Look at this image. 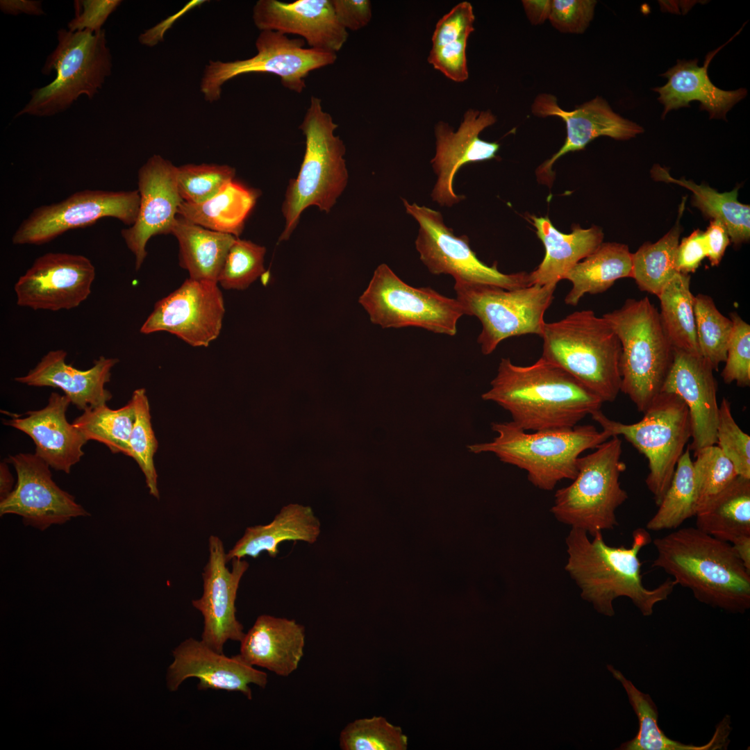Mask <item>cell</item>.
<instances>
[{"instance_id": "681fc988", "label": "cell", "mask_w": 750, "mask_h": 750, "mask_svg": "<svg viewBox=\"0 0 750 750\" xmlns=\"http://www.w3.org/2000/svg\"><path fill=\"white\" fill-rule=\"evenodd\" d=\"M733 331L721 376L726 384L750 385V326L735 312L730 314Z\"/></svg>"}, {"instance_id": "b9f144b4", "label": "cell", "mask_w": 750, "mask_h": 750, "mask_svg": "<svg viewBox=\"0 0 750 750\" xmlns=\"http://www.w3.org/2000/svg\"><path fill=\"white\" fill-rule=\"evenodd\" d=\"M694 310L701 356L714 370L725 362L733 331V322L722 315L708 295L694 296Z\"/></svg>"}, {"instance_id": "e575fe53", "label": "cell", "mask_w": 750, "mask_h": 750, "mask_svg": "<svg viewBox=\"0 0 750 750\" xmlns=\"http://www.w3.org/2000/svg\"><path fill=\"white\" fill-rule=\"evenodd\" d=\"M632 253L626 244L601 243L590 255L576 263L565 276L572 287L565 298L576 306L585 294L603 293L622 278L631 276Z\"/></svg>"}, {"instance_id": "6da1fadb", "label": "cell", "mask_w": 750, "mask_h": 750, "mask_svg": "<svg viewBox=\"0 0 750 750\" xmlns=\"http://www.w3.org/2000/svg\"><path fill=\"white\" fill-rule=\"evenodd\" d=\"M491 388L481 395L510 414L523 430L571 428L601 410L603 401L559 366L542 356L519 366L503 358Z\"/></svg>"}, {"instance_id": "9c48e42d", "label": "cell", "mask_w": 750, "mask_h": 750, "mask_svg": "<svg viewBox=\"0 0 750 750\" xmlns=\"http://www.w3.org/2000/svg\"><path fill=\"white\" fill-rule=\"evenodd\" d=\"M577 462V474L568 486L558 490L551 512L572 528L592 537L618 525L615 512L628 499L619 477L626 469L621 460L622 440L612 436Z\"/></svg>"}, {"instance_id": "7bdbcfd3", "label": "cell", "mask_w": 750, "mask_h": 750, "mask_svg": "<svg viewBox=\"0 0 750 750\" xmlns=\"http://www.w3.org/2000/svg\"><path fill=\"white\" fill-rule=\"evenodd\" d=\"M135 419L129 439L131 455L143 472L149 494L160 498L154 455L158 448L151 422L150 406L144 388L135 390L131 396Z\"/></svg>"}, {"instance_id": "8992f818", "label": "cell", "mask_w": 750, "mask_h": 750, "mask_svg": "<svg viewBox=\"0 0 750 750\" xmlns=\"http://www.w3.org/2000/svg\"><path fill=\"white\" fill-rule=\"evenodd\" d=\"M338 126L323 110L322 100L312 96L299 127L306 139L305 152L297 176L287 187L281 208L285 224L278 242L290 238L307 208L315 206L328 213L344 192L349 175L345 145L335 135Z\"/></svg>"}, {"instance_id": "52a82bcc", "label": "cell", "mask_w": 750, "mask_h": 750, "mask_svg": "<svg viewBox=\"0 0 750 750\" xmlns=\"http://www.w3.org/2000/svg\"><path fill=\"white\" fill-rule=\"evenodd\" d=\"M603 317L622 345L621 392L644 412L661 392L674 359V347L663 330L659 312L645 297L628 299L621 308Z\"/></svg>"}, {"instance_id": "2e32d148", "label": "cell", "mask_w": 750, "mask_h": 750, "mask_svg": "<svg viewBox=\"0 0 750 750\" xmlns=\"http://www.w3.org/2000/svg\"><path fill=\"white\" fill-rule=\"evenodd\" d=\"M217 284L190 278L185 280L155 303L140 332L166 331L192 347H208L219 336L225 312Z\"/></svg>"}, {"instance_id": "8fae6325", "label": "cell", "mask_w": 750, "mask_h": 750, "mask_svg": "<svg viewBox=\"0 0 750 750\" xmlns=\"http://www.w3.org/2000/svg\"><path fill=\"white\" fill-rule=\"evenodd\" d=\"M557 285H533L506 290L501 287L455 282L453 290L465 314L476 317L482 329L477 342L483 355L491 354L503 340L513 336H542L544 315Z\"/></svg>"}, {"instance_id": "4fadbf2b", "label": "cell", "mask_w": 750, "mask_h": 750, "mask_svg": "<svg viewBox=\"0 0 750 750\" xmlns=\"http://www.w3.org/2000/svg\"><path fill=\"white\" fill-rule=\"evenodd\" d=\"M406 212L419 224L415 248L419 259L433 274H449L455 282L480 283L516 290L530 286L528 273L504 274L497 262L490 266L478 258L467 235L457 236L440 212L410 203L402 199Z\"/></svg>"}, {"instance_id": "603a6c76", "label": "cell", "mask_w": 750, "mask_h": 750, "mask_svg": "<svg viewBox=\"0 0 750 750\" xmlns=\"http://www.w3.org/2000/svg\"><path fill=\"white\" fill-rule=\"evenodd\" d=\"M172 655L174 660L166 676L170 692L176 691L187 678L194 677L199 681V690L239 692L251 699L250 685L265 688L267 683V673L249 665L238 654L228 657L192 638L177 646Z\"/></svg>"}, {"instance_id": "5bb4252c", "label": "cell", "mask_w": 750, "mask_h": 750, "mask_svg": "<svg viewBox=\"0 0 750 750\" xmlns=\"http://www.w3.org/2000/svg\"><path fill=\"white\" fill-rule=\"evenodd\" d=\"M305 44L302 38H290L274 31H261L256 41L257 53L254 56L226 62L210 61L201 82L205 99L211 102L218 100L224 83L239 75L258 72L278 76L283 87L302 92L310 72L333 65L337 60V53L306 48Z\"/></svg>"}, {"instance_id": "d590c367", "label": "cell", "mask_w": 750, "mask_h": 750, "mask_svg": "<svg viewBox=\"0 0 750 750\" xmlns=\"http://www.w3.org/2000/svg\"><path fill=\"white\" fill-rule=\"evenodd\" d=\"M651 174L655 181L676 183L690 190L693 193L692 205L706 217L722 222L730 242L735 247L749 241L750 206L738 201V187L730 192H718L704 184L697 185L684 178H674L659 165L653 167Z\"/></svg>"}, {"instance_id": "ba28073f", "label": "cell", "mask_w": 750, "mask_h": 750, "mask_svg": "<svg viewBox=\"0 0 750 750\" xmlns=\"http://www.w3.org/2000/svg\"><path fill=\"white\" fill-rule=\"evenodd\" d=\"M57 40L41 69L47 76L56 72L54 80L33 90L30 100L15 117H50L64 112L81 95L93 99L110 76L112 56L104 29L92 33L60 28Z\"/></svg>"}, {"instance_id": "9a60e30c", "label": "cell", "mask_w": 750, "mask_h": 750, "mask_svg": "<svg viewBox=\"0 0 750 750\" xmlns=\"http://www.w3.org/2000/svg\"><path fill=\"white\" fill-rule=\"evenodd\" d=\"M138 190H85L62 201L35 208L12 237L14 244H43L69 230L92 226L113 217L132 226L140 207Z\"/></svg>"}, {"instance_id": "91938a15", "label": "cell", "mask_w": 750, "mask_h": 750, "mask_svg": "<svg viewBox=\"0 0 750 750\" xmlns=\"http://www.w3.org/2000/svg\"><path fill=\"white\" fill-rule=\"evenodd\" d=\"M522 5L529 22L539 25L549 19L551 0H524Z\"/></svg>"}, {"instance_id": "ab89813d", "label": "cell", "mask_w": 750, "mask_h": 750, "mask_svg": "<svg viewBox=\"0 0 750 750\" xmlns=\"http://www.w3.org/2000/svg\"><path fill=\"white\" fill-rule=\"evenodd\" d=\"M135 419L130 401L123 407L111 409L107 404L88 408L72 422L85 439L106 445L112 453L130 457L129 439Z\"/></svg>"}, {"instance_id": "8d00e7d4", "label": "cell", "mask_w": 750, "mask_h": 750, "mask_svg": "<svg viewBox=\"0 0 750 750\" xmlns=\"http://www.w3.org/2000/svg\"><path fill=\"white\" fill-rule=\"evenodd\" d=\"M695 517L697 528L731 544L750 535V478L738 476Z\"/></svg>"}, {"instance_id": "83f0119b", "label": "cell", "mask_w": 750, "mask_h": 750, "mask_svg": "<svg viewBox=\"0 0 750 750\" xmlns=\"http://www.w3.org/2000/svg\"><path fill=\"white\" fill-rule=\"evenodd\" d=\"M722 48L710 52L703 66L698 65V59L678 60L677 63L662 74L668 81L661 87L652 90L658 93V101L663 105L662 118L672 110L690 107L692 101L700 102V110H706L709 118L726 119V113L747 94L745 88L723 90L716 87L709 78L708 67Z\"/></svg>"}, {"instance_id": "11a10c76", "label": "cell", "mask_w": 750, "mask_h": 750, "mask_svg": "<svg viewBox=\"0 0 750 750\" xmlns=\"http://www.w3.org/2000/svg\"><path fill=\"white\" fill-rule=\"evenodd\" d=\"M706 256L704 232L697 229L679 242L676 253V269L678 272L685 274L694 272Z\"/></svg>"}, {"instance_id": "cb8c5ba5", "label": "cell", "mask_w": 750, "mask_h": 750, "mask_svg": "<svg viewBox=\"0 0 750 750\" xmlns=\"http://www.w3.org/2000/svg\"><path fill=\"white\" fill-rule=\"evenodd\" d=\"M253 19L260 31L297 35L310 48L335 53L348 38L347 31L335 16L331 0H260L253 7Z\"/></svg>"}, {"instance_id": "f546056e", "label": "cell", "mask_w": 750, "mask_h": 750, "mask_svg": "<svg viewBox=\"0 0 750 750\" xmlns=\"http://www.w3.org/2000/svg\"><path fill=\"white\" fill-rule=\"evenodd\" d=\"M528 217L545 249L541 263L528 273L530 286L557 285L576 263L593 253L603 242V231L597 226L582 228L576 225L572 226L570 233H563L547 217Z\"/></svg>"}, {"instance_id": "44dd1931", "label": "cell", "mask_w": 750, "mask_h": 750, "mask_svg": "<svg viewBox=\"0 0 750 750\" xmlns=\"http://www.w3.org/2000/svg\"><path fill=\"white\" fill-rule=\"evenodd\" d=\"M497 122L490 110L469 109L464 114L458 129L442 121L435 126L436 151L431 164L437 175L431 192L432 199L441 206L451 207L465 199L456 194L453 182L458 171L471 162L496 159L500 145L479 138L480 133Z\"/></svg>"}, {"instance_id": "f1b7e54d", "label": "cell", "mask_w": 750, "mask_h": 750, "mask_svg": "<svg viewBox=\"0 0 750 750\" xmlns=\"http://www.w3.org/2000/svg\"><path fill=\"white\" fill-rule=\"evenodd\" d=\"M306 631L294 619L261 615L240 641V658L253 667L288 676L298 668Z\"/></svg>"}, {"instance_id": "f907efd6", "label": "cell", "mask_w": 750, "mask_h": 750, "mask_svg": "<svg viewBox=\"0 0 750 750\" xmlns=\"http://www.w3.org/2000/svg\"><path fill=\"white\" fill-rule=\"evenodd\" d=\"M596 4L593 0H551L548 19L560 32L582 33L593 18Z\"/></svg>"}, {"instance_id": "bcb514c9", "label": "cell", "mask_w": 750, "mask_h": 750, "mask_svg": "<svg viewBox=\"0 0 750 750\" xmlns=\"http://www.w3.org/2000/svg\"><path fill=\"white\" fill-rule=\"evenodd\" d=\"M235 175V169L226 165H185L177 167L178 190L183 201L201 203L218 194Z\"/></svg>"}, {"instance_id": "f5cc1de1", "label": "cell", "mask_w": 750, "mask_h": 750, "mask_svg": "<svg viewBox=\"0 0 750 750\" xmlns=\"http://www.w3.org/2000/svg\"><path fill=\"white\" fill-rule=\"evenodd\" d=\"M467 40L463 39L439 47H432L428 62L455 82L467 81L469 77L466 56Z\"/></svg>"}, {"instance_id": "94428289", "label": "cell", "mask_w": 750, "mask_h": 750, "mask_svg": "<svg viewBox=\"0 0 750 750\" xmlns=\"http://www.w3.org/2000/svg\"><path fill=\"white\" fill-rule=\"evenodd\" d=\"M731 545L746 569L750 572V535L738 538Z\"/></svg>"}, {"instance_id": "db71d44e", "label": "cell", "mask_w": 750, "mask_h": 750, "mask_svg": "<svg viewBox=\"0 0 750 750\" xmlns=\"http://www.w3.org/2000/svg\"><path fill=\"white\" fill-rule=\"evenodd\" d=\"M119 0L75 1V17L67 24L72 32L88 30L92 33L101 31L102 26L121 3Z\"/></svg>"}, {"instance_id": "836d02e7", "label": "cell", "mask_w": 750, "mask_h": 750, "mask_svg": "<svg viewBox=\"0 0 750 750\" xmlns=\"http://www.w3.org/2000/svg\"><path fill=\"white\" fill-rule=\"evenodd\" d=\"M259 196V190L233 180L205 202L182 201L177 214L203 228L238 238Z\"/></svg>"}, {"instance_id": "3957f363", "label": "cell", "mask_w": 750, "mask_h": 750, "mask_svg": "<svg viewBox=\"0 0 750 750\" xmlns=\"http://www.w3.org/2000/svg\"><path fill=\"white\" fill-rule=\"evenodd\" d=\"M652 542L651 567L690 590L699 602L734 614L750 608V572L731 543L697 527L676 528Z\"/></svg>"}, {"instance_id": "7c38bea8", "label": "cell", "mask_w": 750, "mask_h": 750, "mask_svg": "<svg viewBox=\"0 0 750 750\" xmlns=\"http://www.w3.org/2000/svg\"><path fill=\"white\" fill-rule=\"evenodd\" d=\"M358 301L371 322L383 328L418 327L454 336L458 320L465 315L457 299L429 287L411 286L384 263L375 269Z\"/></svg>"}, {"instance_id": "5b68a950", "label": "cell", "mask_w": 750, "mask_h": 750, "mask_svg": "<svg viewBox=\"0 0 750 750\" xmlns=\"http://www.w3.org/2000/svg\"><path fill=\"white\" fill-rule=\"evenodd\" d=\"M542 357L572 375L603 402L621 391L622 345L615 331L591 310L545 323Z\"/></svg>"}, {"instance_id": "816d5d0a", "label": "cell", "mask_w": 750, "mask_h": 750, "mask_svg": "<svg viewBox=\"0 0 750 750\" xmlns=\"http://www.w3.org/2000/svg\"><path fill=\"white\" fill-rule=\"evenodd\" d=\"M474 20L472 4L467 1L458 3L437 22L432 35V47L468 40L474 31Z\"/></svg>"}, {"instance_id": "6f0895ef", "label": "cell", "mask_w": 750, "mask_h": 750, "mask_svg": "<svg viewBox=\"0 0 750 750\" xmlns=\"http://www.w3.org/2000/svg\"><path fill=\"white\" fill-rule=\"evenodd\" d=\"M707 256L712 266L718 265L730 244L725 226L719 220L712 219L704 232Z\"/></svg>"}, {"instance_id": "1f68e13d", "label": "cell", "mask_w": 750, "mask_h": 750, "mask_svg": "<svg viewBox=\"0 0 750 750\" xmlns=\"http://www.w3.org/2000/svg\"><path fill=\"white\" fill-rule=\"evenodd\" d=\"M607 669L624 688L629 703L638 720V731L631 740L623 742L619 750H716L726 749L729 743L731 720L726 715L719 722L711 739L703 745L686 744L672 740L660 728L658 708L649 694L638 689L635 685L612 665Z\"/></svg>"}, {"instance_id": "c3c4849f", "label": "cell", "mask_w": 750, "mask_h": 750, "mask_svg": "<svg viewBox=\"0 0 750 750\" xmlns=\"http://www.w3.org/2000/svg\"><path fill=\"white\" fill-rule=\"evenodd\" d=\"M716 440V444L733 463L738 475L750 478V437L735 422L731 403L726 398L719 406Z\"/></svg>"}, {"instance_id": "60d3db41", "label": "cell", "mask_w": 750, "mask_h": 750, "mask_svg": "<svg viewBox=\"0 0 750 750\" xmlns=\"http://www.w3.org/2000/svg\"><path fill=\"white\" fill-rule=\"evenodd\" d=\"M658 506L646 524L648 531L676 529L696 515L693 461L689 447L678 460L670 485Z\"/></svg>"}, {"instance_id": "7402d4cb", "label": "cell", "mask_w": 750, "mask_h": 750, "mask_svg": "<svg viewBox=\"0 0 750 750\" xmlns=\"http://www.w3.org/2000/svg\"><path fill=\"white\" fill-rule=\"evenodd\" d=\"M531 111L534 115L540 117H558L566 125L567 137L564 144L536 170L538 181L549 186L554 177L553 165L566 153L584 149L588 143L601 136L624 140L634 138L644 131L638 124L615 112L608 103L600 97L567 111L560 107L555 96L542 93L535 99Z\"/></svg>"}, {"instance_id": "f35d334b", "label": "cell", "mask_w": 750, "mask_h": 750, "mask_svg": "<svg viewBox=\"0 0 750 750\" xmlns=\"http://www.w3.org/2000/svg\"><path fill=\"white\" fill-rule=\"evenodd\" d=\"M663 330L674 349L701 355L697 342L694 310V296L690 276L676 274L658 297Z\"/></svg>"}, {"instance_id": "d6a6232c", "label": "cell", "mask_w": 750, "mask_h": 750, "mask_svg": "<svg viewBox=\"0 0 750 750\" xmlns=\"http://www.w3.org/2000/svg\"><path fill=\"white\" fill-rule=\"evenodd\" d=\"M172 234L179 244V263L190 278L217 283L230 247L237 238L211 231L177 215Z\"/></svg>"}, {"instance_id": "74e56055", "label": "cell", "mask_w": 750, "mask_h": 750, "mask_svg": "<svg viewBox=\"0 0 750 750\" xmlns=\"http://www.w3.org/2000/svg\"><path fill=\"white\" fill-rule=\"evenodd\" d=\"M685 198L680 205L675 225L659 240L647 242L632 253L631 276L639 289L659 296L665 286L680 273L676 260L681 233L680 219L685 208Z\"/></svg>"}, {"instance_id": "ac0fdd59", "label": "cell", "mask_w": 750, "mask_h": 750, "mask_svg": "<svg viewBox=\"0 0 750 750\" xmlns=\"http://www.w3.org/2000/svg\"><path fill=\"white\" fill-rule=\"evenodd\" d=\"M95 276L94 266L84 256L44 253L15 283L17 303L35 310L76 308L90 294Z\"/></svg>"}, {"instance_id": "9f6ffc18", "label": "cell", "mask_w": 750, "mask_h": 750, "mask_svg": "<svg viewBox=\"0 0 750 750\" xmlns=\"http://www.w3.org/2000/svg\"><path fill=\"white\" fill-rule=\"evenodd\" d=\"M335 16L347 31H358L366 26L372 17L369 0H331Z\"/></svg>"}, {"instance_id": "484cf974", "label": "cell", "mask_w": 750, "mask_h": 750, "mask_svg": "<svg viewBox=\"0 0 750 750\" xmlns=\"http://www.w3.org/2000/svg\"><path fill=\"white\" fill-rule=\"evenodd\" d=\"M70 403L65 394L51 392L44 408L29 410L24 416L15 415L3 422L28 435L34 442L35 454L51 468L66 474L81 460L84 455L83 447L88 442L67 419Z\"/></svg>"}, {"instance_id": "ffe728a7", "label": "cell", "mask_w": 750, "mask_h": 750, "mask_svg": "<svg viewBox=\"0 0 750 750\" xmlns=\"http://www.w3.org/2000/svg\"><path fill=\"white\" fill-rule=\"evenodd\" d=\"M177 167L155 154L138 171L140 207L135 223L121 231L127 247L135 256V269L147 255L146 246L156 235L172 233L183 201L177 187Z\"/></svg>"}, {"instance_id": "f6af8a7d", "label": "cell", "mask_w": 750, "mask_h": 750, "mask_svg": "<svg viewBox=\"0 0 750 750\" xmlns=\"http://www.w3.org/2000/svg\"><path fill=\"white\" fill-rule=\"evenodd\" d=\"M339 745L342 750H405L408 738L401 727L374 716L348 724L340 734Z\"/></svg>"}, {"instance_id": "ee69618b", "label": "cell", "mask_w": 750, "mask_h": 750, "mask_svg": "<svg viewBox=\"0 0 750 750\" xmlns=\"http://www.w3.org/2000/svg\"><path fill=\"white\" fill-rule=\"evenodd\" d=\"M694 456L693 478L697 512L738 475L733 463L715 444L699 449Z\"/></svg>"}, {"instance_id": "277c9868", "label": "cell", "mask_w": 750, "mask_h": 750, "mask_svg": "<svg viewBox=\"0 0 750 750\" xmlns=\"http://www.w3.org/2000/svg\"><path fill=\"white\" fill-rule=\"evenodd\" d=\"M491 428L497 436L489 442L468 445V451L495 454L501 462L525 470L533 485L547 491L561 480H573L581 454L597 449L611 438L606 431L589 424L532 433L512 422H493Z\"/></svg>"}, {"instance_id": "4316f807", "label": "cell", "mask_w": 750, "mask_h": 750, "mask_svg": "<svg viewBox=\"0 0 750 750\" xmlns=\"http://www.w3.org/2000/svg\"><path fill=\"white\" fill-rule=\"evenodd\" d=\"M66 357L63 349L49 351L34 368L25 376L15 377V381L29 386L60 388L71 403L83 411L107 404L112 395L106 385L110 382L111 370L119 359L101 356L90 369L79 370L67 364Z\"/></svg>"}, {"instance_id": "d6986e66", "label": "cell", "mask_w": 750, "mask_h": 750, "mask_svg": "<svg viewBox=\"0 0 750 750\" xmlns=\"http://www.w3.org/2000/svg\"><path fill=\"white\" fill-rule=\"evenodd\" d=\"M209 556L202 573L203 594L192 601L203 617L201 641L211 649L223 653L228 640L240 642L245 633L236 617L235 601L240 581L249 568L243 558H233L228 562L222 540L210 535Z\"/></svg>"}, {"instance_id": "e0dca14e", "label": "cell", "mask_w": 750, "mask_h": 750, "mask_svg": "<svg viewBox=\"0 0 750 750\" xmlns=\"http://www.w3.org/2000/svg\"><path fill=\"white\" fill-rule=\"evenodd\" d=\"M15 469L12 491L0 501V515L22 517L26 526L44 531L72 518L90 515L75 498L53 481L50 466L36 454L20 453L6 459Z\"/></svg>"}, {"instance_id": "6125c7cd", "label": "cell", "mask_w": 750, "mask_h": 750, "mask_svg": "<svg viewBox=\"0 0 750 750\" xmlns=\"http://www.w3.org/2000/svg\"><path fill=\"white\" fill-rule=\"evenodd\" d=\"M13 477L5 460L0 463V501L5 499L14 489Z\"/></svg>"}, {"instance_id": "680465c9", "label": "cell", "mask_w": 750, "mask_h": 750, "mask_svg": "<svg viewBox=\"0 0 750 750\" xmlns=\"http://www.w3.org/2000/svg\"><path fill=\"white\" fill-rule=\"evenodd\" d=\"M1 10L10 15L26 14L34 16L44 15L41 1L32 0H1Z\"/></svg>"}, {"instance_id": "d4e9b609", "label": "cell", "mask_w": 750, "mask_h": 750, "mask_svg": "<svg viewBox=\"0 0 750 750\" xmlns=\"http://www.w3.org/2000/svg\"><path fill=\"white\" fill-rule=\"evenodd\" d=\"M714 369L701 356L674 349L672 367L661 392L677 394L688 408L694 452L716 444L719 406Z\"/></svg>"}, {"instance_id": "7a4b0ae2", "label": "cell", "mask_w": 750, "mask_h": 750, "mask_svg": "<svg viewBox=\"0 0 750 750\" xmlns=\"http://www.w3.org/2000/svg\"><path fill=\"white\" fill-rule=\"evenodd\" d=\"M632 537L629 547L608 545L601 532L590 541L586 531L576 528L567 538L569 558L565 569L581 589L582 598L603 615L613 616V601L626 597L643 616H651L655 606L667 600L677 585L667 578L653 589L644 586L639 553L652 538L644 528L635 529Z\"/></svg>"}, {"instance_id": "30bf717a", "label": "cell", "mask_w": 750, "mask_h": 750, "mask_svg": "<svg viewBox=\"0 0 750 750\" xmlns=\"http://www.w3.org/2000/svg\"><path fill=\"white\" fill-rule=\"evenodd\" d=\"M633 424H623L607 417L601 410L592 418L610 436H623L648 460L645 483L658 506L672 481L678 460L692 428L689 410L677 394L660 392Z\"/></svg>"}, {"instance_id": "4dcf8cb0", "label": "cell", "mask_w": 750, "mask_h": 750, "mask_svg": "<svg viewBox=\"0 0 750 750\" xmlns=\"http://www.w3.org/2000/svg\"><path fill=\"white\" fill-rule=\"evenodd\" d=\"M321 533V522L312 508L299 504H289L269 524L246 528L242 537L226 553L228 562L233 558L250 556L258 558L266 551L272 558L279 553L278 546L285 541L317 542Z\"/></svg>"}, {"instance_id": "7dc6e473", "label": "cell", "mask_w": 750, "mask_h": 750, "mask_svg": "<svg viewBox=\"0 0 750 750\" xmlns=\"http://www.w3.org/2000/svg\"><path fill=\"white\" fill-rule=\"evenodd\" d=\"M265 247L235 239L229 249L217 283L227 290H244L265 272Z\"/></svg>"}]
</instances>
